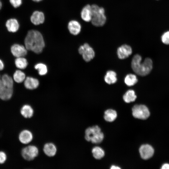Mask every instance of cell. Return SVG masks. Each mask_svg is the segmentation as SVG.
I'll list each match as a JSON object with an SVG mask.
<instances>
[{
	"mask_svg": "<svg viewBox=\"0 0 169 169\" xmlns=\"http://www.w3.org/2000/svg\"><path fill=\"white\" fill-rule=\"evenodd\" d=\"M137 96L135 91L132 90H127L123 96V99L126 103H130L134 101L136 99Z\"/></svg>",
	"mask_w": 169,
	"mask_h": 169,
	"instance_id": "24",
	"label": "cell"
},
{
	"mask_svg": "<svg viewBox=\"0 0 169 169\" xmlns=\"http://www.w3.org/2000/svg\"><path fill=\"white\" fill-rule=\"evenodd\" d=\"M142 57L140 55L136 54L133 57L131 66L133 71L137 74L141 76L148 74L152 68V61L149 58H146L141 63Z\"/></svg>",
	"mask_w": 169,
	"mask_h": 169,
	"instance_id": "2",
	"label": "cell"
},
{
	"mask_svg": "<svg viewBox=\"0 0 169 169\" xmlns=\"http://www.w3.org/2000/svg\"><path fill=\"white\" fill-rule=\"evenodd\" d=\"M6 26L9 32L15 33L19 29V24L16 19L11 18L8 19L6 22Z\"/></svg>",
	"mask_w": 169,
	"mask_h": 169,
	"instance_id": "19",
	"label": "cell"
},
{
	"mask_svg": "<svg viewBox=\"0 0 169 169\" xmlns=\"http://www.w3.org/2000/svg\"><path fill=\"white\" fill-rule=\"evenodd\" d=\"M14 81L12 76L6 74L1 76L0 99L3 101L10 100L13 95Z\"/></svg>",
	"mask_w": 169,
	"mask_h": 169,
	"instance_id": "3",
	"label": "cell"
},
{
	"mask_svg": "<svg viewBox=\"0 0 169 169\" xmlns=\"http://www.w3.org/2000/svg\"><path fill=\"white\" fill-rule=\"evenodd\" d=\"M79 52L82 55L83 59L86 62H89L95 56V52L93 49L87 43L80 46L78 49Z\"/></svg>",
	"mask_w": 169,
	"mask_h": 169,
	"instance_id": "8",
	"label": "cell"
},
{
	"mask_svg": "<svg viewBox=\"0 0 169 169\" xmlns=\"http://www.w3.org/2000/svg\"><path fill=\"white\" fill-rule=\"evenodd\" d=\"M4 67V64L3 61L0 59V71L3 70Z\"/></svg>",
	"mask_w": 169,
	"mask_h": 169,
	"instance_id": "31",
	"label": "cell"
},
{
	"mask_svg": "<svg viewBox=\"0 0 169 169\" xmlns=\"http://www.w3.org/2000/svg\"></svg>",
	"mask_w": 169,
	"mask_h": 169,
	"instance_id": "37",
	"label": "cell"
},
{
	"mask_svg": "<svg viewBox=\"0 0 169 169\" xmlns=\"http://www.w3.org/2000/svg\"><path fill=\"white\" fill-rule=\"evenodd\" d=\"M131 47L127 44H124L119 47L117 50L118 57L120 59H124L128 58L132 53Z\"/></svg>",
	"mask_w": 169,
	"mask_h": 169,
	"instance_id": "12",
	"label": "cell"
},
{
	"mask_svg": "<svg viewBox=\"0 0 169 169\" xmlns=\"http://www.w3.org/2000/svg\"><path fill=\"white\" fill-rule=\"evenodd\" d=\"M0 79H1V75H0Z\"/></svg>",
	"mask_w": 169,
	"mask_h": 169,
	"instance_id": "36",
	"label": "cell"
},
{
	"mask_svg": "<svg viewBox=\"0 0 169 169\" xmlns=\"http://www.w3.org/2000/svg\"><path fill=\"white\" fill-rule=\"evenodd\" d=\"M43 150L45 155L49 157L54 156L57 151V148L55 145L51 142L45 143L43 146Z\"/></svg>",
	"mask_w": 169,
	"mask_h": 169,
	"instance_id": "14",
	"label": "cell"
},
{
	"mask_svg": "<svg viewBox=\"0 0 169 169\" xmlns=\"http://www.w3.org/2000/svg\"><path fill=\"white\" fill-rule=\"evenodd\" d=\"M24 45L28 51L39 54L43 51L45 46L43 36L38 31L29 30L24 40Z\"/></svg>",
	"mask_w": 169,
	"mask_h": 169,
	"instance_id": "1",
	"label": "cell"
},
{
	"mask_svg": "<svg viewBox=\"0 0 169 169\" xmlns=\"http://www.w3.org/2000/svg\"><path fill=\"white\" fill-rule=\"evenodd\" d=\"M23 84L26 89L32 90L38 87L39 85V82L36 78L31 76H27L23 82Z\"/></svg>",
	"mask_w": 169,
	"mask_h": 169,
	"instance_id": "13",
	"label": "cell"
},
{
	"mask_svg": "<svg viewBox=\"0 0 169 169\" xmlns=\"http://www.w3.org/2000/svg\"><path fill=\"white\" fill-rule=\"evenodd\" d=\"M26 77L25 73L23 70L17 69L14 73L12 78L14 82L21 83L24 82Z\"/></svg>",
	"mask_w": 169,
	"mask_h": 169,
	"instance_id": "20",
	"label": "cell"
},
{
	"mask_svg": "<svg viewBox=\"0 0 169 169\" xmlns=\"http://www.w3.org/2000/svg\"><path fill=\"white\" fill-rule=\"evenodd\" d=\"M139 152L142 159L147 160L152 157L154 153V150L150 145L144 144L140 147Z\"/></svg>",
	"mask_w": 169,
	"mask_h": 169,
	"instance_id": "10",
	"label": "cell"
},
{
	"mask_svg": "<svg viewBox=\"0 0 169 169\" xmlns=\"http://www.w3.org/2000/svg\"><path fill=\"white\" fill-rule=\"evenodd\" d=\"M138 81L136 76L133 74H127L124 79V82L127 86H131L136 84Z\"/></svg>",
	"mask_w": 169,
	"mask_h": 169,
	"instance_id": "26",
	"label": "cell"
},
{
	"mask_svg": "<svg viewBox=\"0 0 169 169\" xmlns=\"http://www.w3.org/2000/svg\"><path fill=\"white\" fill-rule=\"evenodd\" d=\"M68 28L69 32L75 35L79 34L81 29V26L79 23L76 20H71L68 24Z\"/></svg>",
	"mask_w": 169,
	"mask_h": 169,
	"instance_id": "17",
	"label": "cell"
},
{
	"mask_svg": "<svg viewBox=\"0 0 169 169\" xmlns=\"http://www.w3.org/2000/svg\"><path fill=\"white\" fill-rule=\"evenodd\" d=\"M35 69L38 70V73L40 75L46 74L48 72L47 68L46 65L43 63H38L34 65Z\"/></svg>",
	"mask_w": 169,
	"mask_h": 169,
	"instance_id": "27",
	"label": "cell"
},
{
	"mask_svg": "<svg viewBox=\"0 0 169 169\" xmlns=\"http://www.w3.org/2000/svg\"><path fill=\"white\" fill-rule=\"evenodd\" d=\"M161 40L163 44L167 45L169 44V31H166L162 34L161 37Z\"/></svg>",
	"mask_w": 169,
	"mask_h": 169,
	"instance_id": "28",
	"label": "cell"
},
{
	"mask_svg": "<svg viewBox=\"0 0 169 169\" xmlns=\"http://www.w3.org/2000/svg\"><path fill=\"white\" fill-rule=\"evenodd\" d=\"M91 9L92 18L91 21L92 24L96 27L103 26L106 20L104 8L94 4L91 5Z\"/></svg>",
	"mask_w": 169,
	"mask_h": 169,
	"instance_id": "5",
	"label": "cell"
},
{
	"mask_svg": "<svg viewBox=\"0 0 169 169\" xmlns=\"http://www.w3.org/2000/svg\"><path fill=\"white\" fill-rule=\"evenodd\" d=\"M81 17L85 22L91 21L92 18L91 6L87 4L83 8L81 12Z\"/></svg>",
	"mask_w": 169,
	"mask_h": 169,
	"instance_id": "18",
	"label": "cell"
},
{
	"mask_svg": "<svg viewBox=\"0 0 169 169\" xmlns=\"http://www.w3.org/2000/svg\"><path fill=\"white\" fill-rule=\"evenodd\" d=\"M12 6L14 8H17L21 5L22 0H9Z\"/></svg>",
	"mask_w": 169,
	"mask_h": 169,
	"instance_id": "30",
	"label": "cell"
},
{
	"mask_svg": "<svg viewBox=\"0 0 169 169\" xmlns=\"http://www.w3.org/2000/svg\"><path fill=\"white\" fill-rule=\"evenodd\" d=\"M110 169H120V168L119 167V166H116L113 165L111 166Z\"/></svg>",
	"mask_w": 169,
	"mask_h": 169,
	"instance_id": "33",
	"label": "cell"
},
{
	"mask_svg": "<svg viewBox=\"0 0 169 169\" xmlns=\"http://www.w3.org/2000/svg\"><path fill=\"white\" fill-rule=\"evenodd\" d=\"M2 3L1 0H0V10L2 8Z\"/></svg>",
	"mask_w": 169,
	"mask_h": 169,
	"instance_id": "35",
	"label": "cell"
},
{
	"mask_svg": "<svg viewBox=\"0 0 169 169\" xmlns=\"http://www.w3.org/2000/svg\"><path fill=\"white\" fill-rule=\"evenodd\" d=\"M32 0L35 2H39L42 1V0Z\"/></svg>",
	"mask_w": 169,
	"mask_h": 169,
	"instance_id": "34",
	"label": "cell"
},
{
	"mask_svg": "<svg viewBox=\"0 0 169 169\" xmlns=\"http://www.w3.org/2000/svg\"><path fill=\"white\" fill-rule=\"evenodd\" d=\"M7 159V155L3 151H0V164L4 163Z\"/></svg>",
	"mask_w": 169,
	"mask_h": 169,
	"instance_id": "29",
	"label": "cell"
},
{
	"mask_svg": "<svg viewBox=\"0 0 169 169\" xmlns=\"http://www.w3.org/2000/svg\"><path fill=\"white\" fill-rule=\"evenodd\" d=\"M104 138V135L100 128L97 125L89 127L85 131L84 138L89 142L93 144L101 143Z\"/></svg>",
	"mask_w": 169,
	"mask_h": 169,
	"instance_id": "4",
	"label": "cell"
},
{
	"mask_svg": "<svg viewBox=\"0 0 169 169\" xmlns=\"http://www.w3.org/2000/svg\"><path fill=\"white\" fill-rule=\"evenodd\" d=\"M132 114L135 118L146 120L150 115L149 110L148 108L143 105H136L132 108Z\"/></svg>",
	"mask_w": 169,
	"mask_h": 169,
	"instance_id": "7",
	"label": "cell"
},
{
	"mask_svg": "<svg viewBox=\"0 0 169 169\" xmlns=\"http://www.w3.org/2000/svg\"><path fill=\"white\" fill-rule=\"evenodd\" d=\"M21 115L24 118L29 119L32 117L34 114V110L32 106L28 104L23 105L20 109Z\"/></svg>",
	"mask_w": 169,
	"mask_h": 169,
	"instance_id": "15",
	"label": "cell"
},
{
	"mask_svg": "<svg viewBox=\"0 0 169 169\" xmlns=\"http://www.w3.org/2000/svg\"><path fill=\"white\" fill-rule=\"evenodd\" d=\"M11 52L15 58L25 57L28 50L23 44L14 43L10 47Z\"/></svg>",
	"mask_w": 169,
	"mask_h": 169,
	"instance_id": "9",
	"label": "cell"
},
{
	"mask_svg": "<svg viewBox=\"0 0 169 169\" xmlns=\"http://www.w3.org/2000/svg\"><path fill=\"white\" fill-rule=\"evenodd\" d=\"M14 63L18 69L23 70L28 65L27 59L25 57L15 58Z\"/></svg>",
	"mask_w": 169,
	"mask_h": 169,
	"instance_id": "21",
	"label": "cell"
},
{
	"mask_svg": "<svg viewBox=\"0 0 169 169\" xmlns=\"http://www.w3.org/2000/svg\"><path fill=\"white\" fill-rule=\"evenodd\" d=\"M117 117L116 111L112 109H109L105 110L104 116L105 120L107 121L112 122L114 121Z\"/></svg>",
	"mask_w": 169,
	"mask_h": 169,
	"instance_id": "23",
	"label": "cell"
},
{
	"mask_svg": "<svg viewBox=\"0 0 169 169\" xmlns=\"http://www.w3.org/2000/svg\"><path fill=\"white\" fill-rule=\"evenodd\" d=\"M45 19L44 13L40 11H34L30 17L31 22L35 25H38L43 23Z\"/></svg>",
	"mask_w": 169,
	"mask_h": 169,
	"instance_id": "16",
	"label": "cell"
},
{
	"mask_svg": "<svg viewBox=\"0 0 169 169\" xmlns=\"http://www.w3.org/2000/svg\"><path fill=\"white\" fill-rule=\"evenodd\" d=\"M18 137L19 140L21 143L23 144H27L33 140V135L30 130L24 129L20 132Z\"/></svg>",
	"mask_w": 169,
	"mask_h": 169,
	"instance_id": "11",
	"label": "cell"
},
{
	"mask_svg": "<svg viewBox=\"0 0 169 169\" xmlns=\"http://www.w3.org/2000/svg\"><path fill=\"white\" fill-rule=\"evenodd\" d=\"M39 150L38 147L34 145H29L23 148L21 151L23 158L27 161L33 160L38 156Z\"/></svg>",
	"mask_w": 169,
	"mask_h": 169,
	"instance_id": "6",
	"label": "cell"
},
{
	"mask_svg": "<svg viewBox=\"0 0 169 169\" xmlns=\"http://www.w3.org/2000/svg\"><path fill=\"white\" fill-rule=\"evenodd\" d=\"M161 168L162 169H169V164L167 163L164 164L162 166Z\"/></svg>",
	"mask_w": 169,
	"mask_h": 169,
	"instance_id": "32",
	"label": "cell"
},
{
	"mask_svg": "<svg viewBox=\"0 0 169 169\" xmlns=\"http://www.w3.org/2000/svg\"><path fill=\"white\" fill-rule=\"evenodd\" d=\"M104 80L109 84L115 83L117 81L116 73L112 70L108 71L105 76Z\"/></svg>",
	"mask_w": 169,
	"mask_h": 169,
	"instance_id": "22",
	"label": "cell"
},
{
	"mask_svg": "<svg viewBox=\"0 0 169 169\" xmlns=\"http://www.w3.org/2000/svg\"><path fill=\"white\" fill-rule=\"evenodd\" d=\"M91 152L93 156L96 159H100L105 156L104 151L100 147L98 146L94 147L92 149Z\"/></svg>",
	"mask_w": 169,
	"mask_h": 169,
	"instance_id": "25",
	"label": "cell"
}]
</instances>
